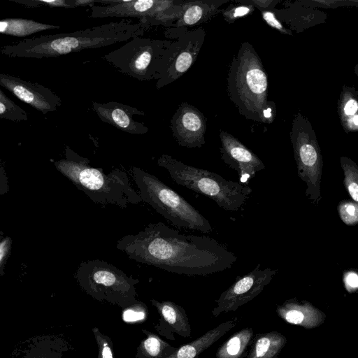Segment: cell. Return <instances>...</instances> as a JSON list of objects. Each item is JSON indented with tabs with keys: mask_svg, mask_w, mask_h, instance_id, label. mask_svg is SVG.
I'll list each match as a JSON object with an SVG mask.
<instances>
[{
	"mask_svg": "<svg viewBox=\"0 0 358 358\" xmlns=\"http://www.w3.org/2000/svg\"><path fill=\"white\" fill-rule=\"evenodd\" d=\"M28 8L48 6L55 8H76L78 6H94L95 0H10Z\"/></svg>",
	"mask_w": 358,
	"mask_h": 358,
	"instance_id": "obj_26",
	"label": "cell"
},
{
	"mask_svg": "<svg viewBox=\"0 0 358 358\" xmlns=\"http://www.w3.org/2000/svg\"><path fill=\"white\" fill-rule=\"evenodd\" d=\"M175 47V41L137 36L103 58L135 79L157 80L165 71Z\"/></svg>",
	"mask_w": 358,
	"mask_h": 358,
	"instance_id": "obj_5",
	"label": "cell"
},
{
	"mask_svg": "<svg viewBox=\"0 0 358 358\" xmlns=\"http://www.w3.org/2000/svg\"><path fill=\"white\" fill-rule=\"evenodd\" d=\"M176 349L162 341L155 334H150L141 342L138 350L139 358H166L165 351L173 353Z\"/></svg>",
	"mask_w": 358,
	"mask_h": 358,
	"instance_id": "obj_24",
	"label": "cell"
},
{
	"mask_svg": "<svg viewBox=\"0 0 358 358\" xmlns=\"http://www.w3.org/2000/svg\"><path fill=\"white\" fill-rule=\"evenodd\" d=\"M97 343L99 344V358H113V353L110 346L96 329H93Z\"/></svg>",
	"mask_w": 358,
	"mask_h": 358,
	"instance_id": "obj_33",
	"label": "cell"
},
{
	"mask_svg": "<svg viewBox=\"0 0 358 358\" xmlns=\"http://www.w3.org/2000/svg\"><path fill=\"white\" fill-rule=\"evenodd\" d=\"M0 86L44 115L56 111L62 104L60 97L50 89L18 77L0 73Z\"/></svg>",
	"mask_w": 358,
	"mask_h": 358,
	"instance_id": "obj_12",
	"label": "cell"
},
{
	"mask_svg": "<svg viewBox=\"0 0 358 358\" xmlns=\"http://www.w3.org/2000/svg\"><path fill=\"white\" fill-rule=\"evenodd\" d=\"M303 6H320L323 8H336L342 6H352L353 3H358L357 1H338V0H313L309 1H301Z\"/></svg>",
	"mask_w": 358,
	"mask_h": 358,
	"instance_id": "obj_31",
	"label": "cell"
},
{
	"mask_svg": "<svg viewBox=\"0 0 358 358\" xmlns=\"http://www.w3.org/2000/svg\"><path fill=\"white\" fill-rule=\"evenodd\" d=\"M241 3L252 4L255 7L257 6L259 9H267L271 7H274L278 2V1L273 0H238Z\"/></svg>",
	"mask_w": 358,
	"mask_h": 358,
	"instance_id": "obj_34",
	"label": "cell"
},
{
	"mask_svg": "<svg viewBox=\"0 0 358 358\" xmlns=\"http://www.w3.org/2000/svg\"><path fill=\"white\" fill-rule=\"evenodd\" d=\"M338 213L341 221L348 226L358 223V203L352 200L345 199L339 202Z\"/></svg>",
	"mask_w": 358,
	"mask_h": 358,
	"instance_id": "obj_27",
	"label": "cell"
},
{
	"mask_svg": "<svg viewBox=\"0 0 358 358\" xmlns=\"http://www.w3.org/2000/svg\"><path fill=\"white\" fill-rule=\"evenodd\" d=\"M277 270L270 268H261L257 264L250 273L236 280L224 291L217 301V306L212 311L215 317L222 313L236 310L259 295L269 284Z\"/></svg>",
	"mask_w": 358,
	"mask_h": 358,
	"instance_id": "obj_11",
	"label": "cell"
},
{
	"mask_svg": "<svg viewBox=\"0 0 358 358\" xmlns=\"http://www.w3.org/2000/svg\"><path fill=\"white\" fill-rule=\"evenodd\" d=\"M343 282L345 289L352 293L357 291L358 288V275L354 270L345 271L343 273Z\"/></svg>",
	"mask_w": 358,
	"mask_h": 358,
	"instance_id": "obj_32",
	"label": "cell"
},
{
	"mask_svg": "<svg viewBox=\"0 0 358 358\" xmlns=\"http://www.w3.org/2000/svg\"><path fill=\"white\" fill-rule=\"evenodd\" d=\"M67 159L59 164L62 171L96 203L126 208L142 201L131 185L127 173L119 169L105 173L92 166L90 160L67 148Z\"/></svg>",
	"mask_w": 358,
	"mask_h": 358,
	"instance_id": "obj_3",
	"label": "cell"
},
{
	"mask_svg": "<svg viewBox=\"0 0 358 358\" xmlns=\"http://www.w3.org/2000/svg\"><path fill=\"white\" fill-rule=\"evenodd\" d=\"M228 1L226 0H183L180 16L169 28L187 29V28L205 23L222 12V9L220 6Z\"/></svg>",
	"mask_w": 358,
	"mask_h": 358,
	"instance_id": "obj_17",
	"label": "cell"
},
{
	"mask_svg": "<svg viewBox=\"0 0 358 358\" xmlns=\"http://www.w3.org/2000/svg\"><path fill=\"white\" fill-rule=\"evenodd\" d=\"M183 0H96L103 5L92 6L91 17H133L145 19L150 26L171 27L181 13Z\"/></svg>",
	"mask_w": 358,
	"mask_h": 358,
	"instance_id": "obj_8",
	"label": "cell"
},
{
	"mask_svg": "<svg viewBox=\"0 0 358 358\" xmlns=\"http://www.w3.org/2000/svg\"><path fill=\"white\" fill-rule=\"evenodd\" d=\"M170 128L180 146L201 148L206 143V118L200 110L187 102L179 105L171 120Z\"/></svg>",
	"mask_w": 358,
	"mask_h": 358,
	"instance_id": "obj_13",
	"label": "cell"
},
{
	"mask_svg": "<svg viewBox=\"0 0 358 358\" xmlns=\"http://www.w3.org/2000/svg\"><path fill=\"white\" fill-rule=\"evenodd\" d=\"M92 110L100 120L131 134H145L149 129L143 123L133 119L134 115H144L136 108L116 101L105 103L92 102Z\"/></svg>",
	"mask_w": 358,
	"mask_h": 358,
	"instance_id": "obj_15",
	"label": "cell"
},
{
	"mask_svg": "<svg viewBox=\"0 0 358 358\" xmlns=\"http://www.w3.org/2000/svg\"><path fill=\"white\" fill-rule=\"evenodd\" d=\"M278 315L287 322L298 325L306 329H312L322 324L326 319L324 312L309 301H299L296 299L285 301L278 306Z\"/></svg>",
	"mask_w": 358,
	"mask_h": 358,
	"instance_id": "obj_16",
	"label": "cell"
},
{
	"mask_svg": "<svg viewBox=\"0 0 358 358\" xmlns=\"http://www.w3.org/2000/svg\"><path fill=\"white\" fill-rule=\"evenodd\" d=\"M80 281L90 294L107 299H129L135 293L138 280L127 276L122 271L108 262L89 260L81 264Z\"/></svg>",
	"mask_w": 358,
	"mask_h": 358,
	"instance_id": "obj_9",
	"label": "cell"
},
{
	"mask_svg": "<svg viewBox=\"0 0 358 358\" xmlns=\"http://www.w3.org/2000/svg\"><path fill=\"white\" fill-rule=\"evenodd\" d=\"M261 10L262 17L268 25L278 30L284 34L292 35V31L285 28L282 24L278 20L274 12L271 9H259Z\"/></svg>",
	"mask_w": 358,
	"mask_h": 358,
	"instance_id": "obj_30",
	"label": "cell"
},
{
	"mask_svg": "<svg viewBox=\"0 0 358 358\" xmlns=\"http://www.w3.org/2000/svg\"><path fill=\"white\" fill-rule=\"evenodd\" d=\"M131 173L141 200L173 225L203 233L212 231L209 221L199 210L155 176L136 166L131 168Z\"/></svg>",
	"mask_w": 358,
	"mask_h": 358,
	"instance_id": "obj_6",
	"label": "cell"
},
{
	"mask_svg": "<svg viewBox=\"0 0 358 358\" xmlns=\"http://www.w3.org/2000/svg\"><path fill=\"white\" fill-rule=\"evenodd\" d=\"M297 174L306 183V196L315 205L321 200L323 160L315 133L300 112L294 115L289 134Z\"/></svg>",
	"mask_w": 358,
	"mask_h": 358,
	"instance_id": "obj_7",
	"label": "cell"
},
{
	"mask_svg": "<svg viewBox=\"0 0 358 358\" xmlns=\"http://www.w3.org/2000/svg\"><path fill=\"white\" fill-rule=\"evenodd\" d=\"M227 92L239 113L248 120L264 123L268 106V78L262 62L249 42L241 43L229 65Z\"/></svg>",
	"mask_w": 358,
	"mask_h": 358,
	"instance_id": "obj_2",
	"label": "cell"
},
{
	"mask_svg": "<svg viewBox=\"0 0 358 358\" xmlns=\"http://www.w3.org/2000/svg\"><path fill=\"white\" fill-rule=\"evenodd\" d=\"M116 248L129 258L169 272L205 275L231 267L236 255L215 239L185 235L162 222L124 236Z\"/></svg>",
	"mask_w": 358,
	"mask_h": 358,
	"instance_id": "obj_1",
	"label": "cell"
},
{
	"mask_svg": "<svg viewBox=\"0 0 358 358\" xmlns=\"http://www.w3.org/2000/svg\"><path fill=\"white\" fill-rule=\"evenodd\" d=\"M29 119V114L20 106L10 107L0 101V120H8L14 122L26 121Z\"/></svg>",
	"mask_w": 358,
	"mask_h": 358,
	"instance_id": "obj_29",
	"label": "cell"
},
{
	"mask_svg": "<svg viewBox=\"0 0 358 358\" xmlns=\"http://www.w3.org/2000/svg\"><path fill=\"white\" fill-rule=\"evenodd\" d=\"M168 38H176V47L169 63L156 83L157 90L180 78L194 64L206 37L203 27L192 30L167 28Z\"/></svg>",
	"mask_w": 358,
	"mask_h": 358,
	"instance_id": "obj_10",
	"label": "cell"
},
{
	"mask_svg": "<svg viewBox=\"0 0 358 358\" xmlns=\"http://www.w3.org/2000/svg\"><path fill=\"white\" fill-rule=\"evenodd\" d=\"M220 138L222 159L237 171L240 183L248 185L257 172L265 169L261 159L231 134L220 130Z\"/></svg>",
	"mask_w": 358,
	"mask_h": 358,
	"instance_id": "obj_14",
	"label": "cell"
},
{
	"mask_svg": "<svg viewBox=\"0 0 358 358\" xmlns=\"http://www.w3.org/2000/svg\"><path fill=\"white\" fill-rule=\"evenodd\" d=\"M4 243L0 245V260L3 256V252H4Z\"/></svg>",
	"mask_w": 358,
	"mask_h": 358,
	"instance_id": "obj_37",
	"label": "cell"
},
{
	"mask_svg": "<svg viewBox=\"0 0 358 358\" xmlns=\"http://www.w3.org/2000/svg\"><path fill=\"white\" fill-rule=\"evenodd\" d=\"M338 113L345 133L358 130V91L343 85L338 101Z\"/></svg>",
	"mask_w": 358,
	"mask_h": 358,
	"instance_id": "obj_19",
	"label": "cell"
},
{
	"mask_svg": "<svg viewBox=\"0 0 358 358\" xmlns=\"http://www.w3.org/2000/svg\"><path fill=\"white\" fill-rule=\"evenodd\" d=\"M238 4H231L222 9L224 19L228 23H233L237 20L251 15L255 10V6L236 1Z\"/></svg>",
	"mask_w": 358,
	"mask_h": 358,
	"instance_id": "obj_28",
	"label": "cell"
},
{
	"mask_svg": "<svg viewBox=\"0 0 358 358\" xmlns=\"http://www.w3.org/2000/svg\"><path fill=\"white\" fill-rule=\"evenodd\" d=\"M341 166L344 173V186L351 200L358 202V166L351 159L341 157Z\"/></svg>",
	"mask_w": 358,
	"mask_h": 358,
	"instance_id": "obj_25",
	"label": "cell"
},
{
	"mask_svg": "<svg viewBox=\"0 0 358 358\" xmlns=\"http://www.w3.org/2000/svg\"><path fill=\"white\" fill-rule=\"evenodd\" d=\"M253 336V330L250 327L236 332L220 346L217 351L216 358H241Z\"/></svg>",
	"mask_w": 358,
	"mask_h": 358,
	"instance_id": "obj_22",
	"label": "cell"
},
{
	"mask_svg": "<svg viewBox=\"0 0 358 358\" xmlns=\"http://www.w3.org/2000/svg\"><path fill=\"white\" fill-rule=\"evenodd\" d=\"M58 25L48 24L24 18L0 20V34L24 37L45 30L59 29Z\"/></svg>",
	"mask_w": 358,
	"mask_h": 358,
	"instance_id": "obj_20",
	"label": "cell"
},
{
	"mask_svg": "<svg viewBox=\"0 0 358 358\" xmlns=\"http://www.w3.org/2000/svg\"><path fill=\"white\" fill-rule=\"evenodd\" d=\"M157 164L168 171L176 183L205 195L227 210H238L252 192L248 185L227 180L214 172L185 164L166 154L157 159Z\"/></svg>",
	"mask_w": 358,
	"mask_h": 358,
	"instance_id": "obj_4",
	"label": "cell"
},
{
	"mask_svg": "<svg viewBox=\"0 0 358 358\" xmlns=\"http://www.w3.org/2000/svg\"><path fill=\"white\" fill-rule=\"evenodd\" d=\"M0 101L6 103V105H8L10 107L17 108L19 106L17 104H15L12 100H10L1 90H0Z\"/></svg>",
	"mask_w": 358,
	"mask_h": 358,
	"instance_id": "obj_36",
	"label": "cell"
},
{
	"mask_svg": "<svg viewBox=\"0 0 358 358\" xmlns=\"http://www.w3.org/2000/svg\"><path fill=\"white\" fill-rule=\"evenodd\" d=\"M287 343L286 337L278 331L259 335L248 358H275Z\"/></svg>",
	"mask_w": 358,
	"mask_h": 358,
	"instance_id": "obj_21",
	"label": "cell"
},
{
	"mask_svg": "<svg viewBox=\"0 0 358 358\" xmlns=\"http://www.w3.org/2000/svg\"><path fill=\"white\" fill-rule=\"evenodd\" d=\"M144 318V313L136 311L134 308L127 309L123 314V319L126 322H134Z\"/></svg>",
	"mask_w": 358,
	"mask_h": 358,
	"instance_id": "obj_35",
	"label": "cell"
},
{
	"mask_svg": "<svg viewBox=\"0 0 358 358\" xmlns=\"http://www.w3.org/2000/svg\"><path fill=\"white\" fill-rule=\"evenodd\" d=\"M236 325V320L224 322L194 341L176 349L166 358H195Z\"/></svg>",
	"mask_w": 358,
	"mask_h": 358,
	"instance_id": "obj_18",
	"label": "cell"
},
{
	"mask_svg": "<svg viewBox=\"0 0 358 358\" xmlns=\"http://www.w3.org/2000/svg\"><path fill=\"white\" fill-rule=\"evenodd\" d=\"M152 303L160 310L162 318L169 325L178 333L183 330L185 336H189L190 329L185 314L182 313V308L170 301L158 302L152 300Z\"/></svg>",
	"mask_w": 358,
	"mask_h": 358,
	"instance_id": "obj_23",
	"label": "cell"
}]
</instances>
